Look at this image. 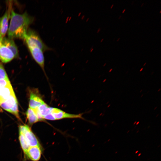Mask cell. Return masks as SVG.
<instances>
[{
	"label": "cell",
	"mask_w": 161,
	"mask_h": 161,
	"mask_svg": "<svg viewBox=\"0 0 161 161\" xmlns=\"http://www.w3.org/2000/svg\"><path fill=\"white\" fill-rule=\"evenodd\" d=\"M125 10H126V9H124V10H123V11L122 12V13H123L124 12V11H125Z\"/></svg>",
	"instance_id": "obj_19"
},
{
	"label": "cell",
	"mask_w": 161,
	"mask_h": 161,
	"mask_svg": "<svg viewBox=\"0 0 161 161\" xmlns=\"http://www.w3.org/2000/svg\"><path fill=\"white\" fill-rule=\"evenodd\" d=\"M19 131L24 136L30 147H40L37 138L28 126H20L19 127Z\"/></svg>",
	"instance_id": "obj_5"
},
{
	"label": "cell",
	"mask_w": 161,
	"mask_h": 161,
	"mask_svg": "<svg viewBox=\"0 0 161 161\" xmlns=\"http://www.w3.org/2000/svg\"><path fill=\"white\" fill-rule=\"evenodd\" d=\"M119 39H120V38H119L117 40V41H118Z\"/></svg>",
	"instance_id": "obj_20"
},
{
	"label": "cell",
	"mask_w": 161,
	"mask_h": 161,
	"mask_svg": "<svg viewBox=\"0 0 161 161\" xmlns=\"http://www.w3.org/2000/svg\"><path fill=\"white\" fill-rule=\"evenodd\" d=\"M2 43L8 46L13 51L15 58L19 57L18 47L13 39L5 37L3 39Z\"/></svg>",
	"instance_id": "obj_11"
},
{
	"label": "cell",
	"mask_w": 161,
	"mask_h": 161,
	"mask_svg": "<svg viewBox=\"0 0 161 161\" xmlns=\"http://www.w3.org/2000/svg\"><path fill=\"white\" fill-rule=\"evenodd\" d=\"M10 85H11V84L9 79H0V89L6 87Z\"/></svg>",
	"instance_id": "obj_16"
},
{
	"label": "cell",
	"mask_w": 161,
	"mask_h": 161,
	"mask_svg": "<svg viewBox=\"0 0 161 161\" xmlns=\"http://www.w3.org/2000/svg\"><path fill=\"white\" fill-rule=\"evenodd\" d=\"M42 152L40 146L30 147L25 154L28 158L33 161H38L41 158Z\"/></svg>",
	"instance_id": "obj_9"
},
{
	"label": "cell",
	"mask_w": 161,
	"mask_h": 161,
	"mask_svg": "<svg viewBox=\"0 0 161 161\" xmlns=\"http://www.w3.org/2000/svg\"><path fill=\"white\" fill-rule=\"evenodd\" d=\"M19 139L22 148L25 154L30 147L24 136L20 132L19 134Z\"/></svg>",
	"instance_id": "obj_14"
},
{
	"label": "cell",
	"mask_w": 161,
	"mask_h": 161,
	"mask_svg": "<svg viewBox=\"0 0 161 161\" xmlns=\"http://www.w3.org/2000/svg\"><path fill=\"white\" fill-rule=\"evenodd\" d=\"M0 9H1V6H0Z\"/></svg>",
	"instance_id": "obj_23"
},
{
	"label": "cell",
	"mask_w": 161,
	"mask_h": 161,
	"mask_svg": "<svg viewBox=\"0 0 161 161\" xmlns=\"http://www.w3.org/2000/svg\"><path fill=\"white\" fill-rule=\"evenodd\" d=\"M161 10H160V13H161Z\"/></svg>",
	"instance_id": "obj_22"
},
{
	"label": "cell",
	"mask_w": 161,
	"mask_h": 161,
	"mask_svg": "<svg viewBox=\"0 0 161 161\" xmlns=\"http://www.w3.org/2000/svg\"><path fill=\"white\" fill-rule=\"evenodd\" d=\"M26 36L35 43L44 52L53 50L45 43L38 32L35 30L29 28Z\"/></svg>",
	"instance_id": "obj_4"
},
{
	"label": "cell",
	"mask_w": 161,
	"mask_h": 161,
	"mask_svg": "<svg viewBox=\"0 0 161 161\" xmlns=\"http://www.w3.org/2000/svg\"><path fill=\"white\" fill-rule=\"evenodd\" d=\"M143 4H144V3H143V4H142V5L141 6H143Z\"/></svg>",
	"instance_id": "obj_21"
},
{
	"label": "cell",
	"mask_w": 161,
	"mask_h": 161,
	"mask_svg": "<svg viewBox=\"0 0 161 161\" xmlns=\"http://www.w3.org/2000/svg\"><path fill=\"white\" fill-rule=\"evenodd\" d=\"M113 6H114V5H113H113H112V6H111V9H112V7H113Z\"/></svg>",
	"instance_id": "obj_18"
},
{
	"label": "cell",
	"mask_w": 161,
	"mask_h": 161,
	"mask_svg": "<svg viewBox=\"0 0 161 161\" xmlns=\"http://www.w3.org/2000/svg\"><path fill=\"white\" fill-rule=\"evenodd\" d=\"M15 58L13 51L8 46L2 43L0 48V60L4 63L9 62Z\"/></svg>",
	"instance_id": "obj_8"
},
{
	"label": "cell",
	"mask_w": 161,
	"mask_h": 161,
	"mask_svg": "<svg viewBox=\"0 0 161 161\" xmlns=\"http://www.w3.org/2000/svg\"><path fill=\"white\" fill-rule=\"evenodd\" d=\"M51 113L56 120L65 118L83 119L82 113L78 114H70L55 108L51 107Z\"/></svg>",
	"instance_id": "obj_6"
},
{
	"label": "cell",
	"mask_w": 161,
	"mask_h": 161,
	"mask_svg": "<svg viewBox=\"0 0 161 161\" xmlns=\"http://www.w3.org/2000/svg\"><path fill=\"white\" fill-rule=\"evenodd\" d=\"M14 93L11 84L0 89V103L6 100Z\"/></svg>",
	"instance_id": "obj_12"
},
{
	"label": "cell",
	"mask_w": 161,
	"mask_h": 161,
	"mask_svg": "<svg viewBox=\"0 0 161 161\" xmlns=\"http://www.w3.org/2000/svg\"><path fill=\"white\" fill-rule=\"evenodd\" d=\"M8 77L3 64L0 62V79H8Z\"/></svg>",
	"instance_id": "obj_15"
},
{
	"label": "cell",
	"mask_w": 161,
	"mask_h": 161,
	"mask_svg": "<svg viewBox=\"0 0 161 161\" xmlns=\"http://www.w3.org/2000/svg\"><path fill=\"white\" fill-rule=\"evenodd\" d=\"M26 115L27 119L30 124H33L40 121L34 109L28 108L26 112Z\"/></svg>",
	"instance_id": "obj_13"
},
{
	"label": "cell",
	"mask_w": 161,
	"mask_h": 161,
	"mask_svg": "<svg viewBox=\"0 0 161 161\" xmlns=\"http://www.w3.org/2000/svg\"><path fill=\"white\" fill-rule=\"evenodd\" d=\"M11 7L9 6L4 15L0 17V38H3L7 33L9 28V20L10 18Z\"/></svg>",
	"instance_id": "obj_7"
},
{
	"label": "cell",
	"mask_w": 161,
	"mask_h": 161,
	"mask_svg": "<svg viewBox=\"0 0 161 161\" xmlns=\"http://www.w3.org/2000/svg\"><path fill=\"white\" fill-rule=\"evenodd\" d=\"M24 41L32 58L45 74V58L44 52L35 43L26 36Z\"/></svg>",
	"instance_id": "obj_2"
},
{
	"label": "cell",
	"mask_w": 161,
	"mask_h": 161,
	"mask_svg": "<svg viewBox=\"0 0 161 161\" xmlns=\"http://www.w3.org/2000/svg\"><path fill=\"white\" fill-rule=\"evenodd\" d=\"M45 103L41 96L37 93H31L30 95L29 108L35 109Z\"/></svg>",
	"instance_id": "obj_10"
},
{
	"label": "cell",
	"mask_w": 161,
	"mask_h": 161,
	"mask_svg": "<svg viewBox=\"0 0 161 161\" xmlns=\"http://www.w3.org/2000/svg\"><path fill=\"white\" fill-rule=\"evenodd\" d=\"M3 38H0V48H1V46L2 41V40H3Z\"/></svg>",
	"instance_id": "obj_17"
},
{
	"label": "cell",
	"mask_w": 161,
	"mask_h": 161,
	"mask_svg": "<svg viewBox=\"0 0 161 161\" xmlns=\"http://www.w3.org/2000/svg\"><path fill=\"white\" fill-rule=\"evenodd\" d=\"M0 106L4 110L11 113L18 118H19L18 102L14 93L6 100L0 103Z\"/></svg>",
	"instance_id": "obj_3"
},
{
	"label": "cell",
	"mask_w": 161,
	"mask_h": 161,
	"mask_svg": "<svg viewBox=\"0 0 161 161\" xmlns=\"http://www.w3.org/2000/svg\"><path fill=\"white\" fill-rule=\"evenodd\" d=\"M10 23L7 32L8 38L24 40L29 27L33 23L35 18L25 12L22 14L17 13L12 9Z\"/></svg>",
	"instance_id": "obj_1"
}]
</instances>
